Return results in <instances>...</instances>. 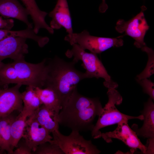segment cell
I'll return each mask as SVG.
<instances>
[{
	"label": "cell",
	"instance_id": "cell-2",
	"mask_svg": "<svg viewBox=\"0 0 154 154\" xmlns=\"http://www.w3.org/2000/svg\"><path fill=\"white\" fill-rule=\"evenodd\" d=\"M76 63L68 62L57 56L47 58V73L44 87L56 93L62 107L66 103L78 84L86 78L85 73L75 67Z\"/></svg>",
	"mask_w": 154,
	"mask_h": 154
},
{
	"label": "cell",
	"instance_id": "cell-1",
	"mask_svg": "<svg viewBox=\"0 0 154 154\" xmlns=\"http://www.w3.org/2000/svg\"><path fill=\"white\" fill-rule=\"evenodd\" d=\"M103 107L97 98L79 93L76 89L59 113V124L79 131L92 130L93 121L101 113Z\"/></svg>",
	"mask_w": 154,
	"mask_h": 154
},
{
	"label": "cell",
	"instance_id": "cell-21",
	"mask_svg": "<svg viewBox=\"0 0 154 154\" xmlns=\"http://www.w3.org/2000/svg\"><path fill=\"white\" fill-rule=\"evenodd\" d=\"M28 116L22 112L16 116L11 125V146L12 149L17 145L18 143L22 137Z\"/></svg>",
	"mask_w": 154,
	"mask_h": 154
},
{
	"label": "cell",
	"instance_id": "cell-20",
	"mask_svg": "<svg viewBox=\"0 0 154 154\" xmlns=\"http://www.w3.org/2000/svg\"><path fill=\"white\" fill-rule=\"evenodd\" d=\"M21 96L23 106L21 112L28 117L42 105L33 86H27L26 90L21 93Z\"/></svg>",
	"mask_w": 154,
	"mask_h": 154
},
{
	"label": "cell",
	"instance_id": "cell-12",
	"mask_svg": "<svg viewBox=\"0 0 154 154\" xmlns=\"http://www.w3.org/2000/svg\"><path fill=\"white\" fill-rule=\"evenodd\" d=\"M50 133L35 120L29 117L26 121L22 137L25 139L32 152L36 150L40 144L51 141L52 137Z\"/></svg>",
	"mask_w": 154,
	"mask_h": 154
},
{
	"label": "cell",
	"instance_id": "cell-23",
	"mask_svg": "<svg viewBox=\"0 0 154 154\" xmlns=\"http://www.w3.org/2000/svg\"><path fill=\"white\" fill-rule=\"evenodd\" d=\"M32 154H64L58 145L48 142L39 145Z\"/></svg>",
	"mask_w": 154,
	"mask_h": 154
},
{
	"label": "cell",
	"instance_id": "cell-27",
	"mask_svg": "<svg viewBox=\"0 0 154 154\" xmlns=\"http://www.w3.org/2000/svg\"><path fill=\"white\" fill-rule=\"evenodd\" d=\"M108 8V7L106 2V0H102V2L100 5L99 8V12L104 13L106 11Z\"/></svg>",
	"mask_w": 154,
	"mask_h": 154
},
{
	"label": "cell",
	"instance_id": "cell-7",
	"mask_svg": "<svg viewBox=\"0 0 154 154\" xmlns=\"http://www.w3.org/2000/svg\"><path fill=\"white\" fill-rule=\"evenodd\" d=\"M123 36L111 38L94 36L90 35L86 30L79 33H74L71 37L66 36L64 40L71 45L78 44L84 50H89L91 52L96 54H100L112 47L122 46L123 41Z\"/></svg>",
	"mask_w": 154,
	"mask_h": 154
},
{
	"label": "cell",
	"instance_id": "cell-14",
	"mask_svg": "<svg viewBox=\"0 0 154 154\" xmlns=\"http://www.w3.org/2000/svg\"><path fill=\"white\" fill-rule=\"evenodd\" d=\"M0 15L5 18H13L25 23L27 28L32 29L33 25L28 20L29 12L18 0H0Z\"/></svg>",
	"mask_w": 154,
	"mask_h": 154
},
{
	"label": "cell",
	"instance_id": "cell-19",
	"mask_svg": "<svg viewBox=\"0 0 154 154\" xmlns=\"http://www.w3.org/2000/svg\"><path fill=\"white\" fill-rule=\"evenodd\" d=\"M34 88L42 104L59 113L62 106L58 96L53 90L49 87L42 88L34 87Z\"/></svg>",
	"mask_w": 154,
	"mask_h": 154
},
{
	"label": "cell",
	"instance_id": "cell-4",
	"mask_svg": "<svg viewBox=\"0 0 154 154\" xmlns=\"http://www.w3.org/2000/svg\"><path fill=\"white\" fill-rule=\"evenodd\" d=\"M72 45V48L68 50L65 55L68 58L73 57V61L76 63L79 60L82 62L86 70L84 73L86 78H103L105 80L104 85L108 89H115L118 86V84L112 80L96 54L86 52L77 44Z\"/></svg>",
	"mask_w": 154,
	"mask_h": 154
},
{
	"label": "cell",
	"instance_id": "cell-8",
	"mask_svg": "<svg viewBox=\"0 0 154 154\" xmlns=\"http://www.w3.org/2000/svg\"><path fill=\"white\" fill-rule=\"evenodd\" d=\"M146 9L145 6H142L139 13L127 21L122 19L118 20L115 27L118 33H123L133 38L135 40L134 45L138 48L146 46L144 38L149 27L144 14Z\"/></svg>",
	"mask_w": 154,
	"mask_h": 154
},
{
	"label": "cell",
	"instance_id": "cell-22",
	"mask_svg": "<svg viewBox=\"0 0 154 154\" xmlns=\"http://www.w3.org/2000/svg\"><path fill=\"white\" fill-rule=\"evenodd\" d=\"M142 50L146 52L148 56V61L144 70L137 75L136 80H141L149 78L154 73V52L153 50L146 46L141 48Z\"/></svg>",
	"mask_w": 154,
	"mask_h": 154
},
{
	"label": "cell",
	"instance_id": "cell-11",
	"mask_svg": "<svg viewBox=\"0 0 154 154\" xmlns=\"http://www.w3.org/2000/svg\"><path fill=\"white\" fill-rule=\"evenodd\" d=\"M21 85L16 84L10 88H0V118L8 116L15 111L20 113L23 108Z\"/></svg>",
	"mask_w": 154,
	"mask_h": 154
},
{
	"label": "cell",
	"instance_id": "cell-15",
	"mask_svg": "<svg viewBox=\"0 0 154 154\" xmlns=\"http://www.w3.org/2000/svg\"><path fill=\"white\" fill-rule=\"evenodd\" d=\"M141 113L143 116V126L139 129L137 125L134 124L132 126V129L137 135L148 139H154V104L150 98L144 104Z\"/></svg>",
	"mask_w": 154,
	"mask_h": 154
},
{
	"label": "cell",
	"instance_id": "cell-26",
	"mask_svg": "<svg viewBox=\"0 0 154 154\" xmlns=\"http://www.w3.org/2000/svg\"><path fill=\"white\" fill-rule=\"evenodd\" d=\"M14 25V21L12 19H4L0 17V29L11 30Z\"/></svg>",
	"mask_w": 154,
	"mask_h": 154
},
{
	"label": "cell",
	"instance_id": "cell-17",
	"mask_svg": "<svg viewBox=\"0 0 154 154\" xmlns=\"http://www.w3.org/2000/svg\"><path fill=\"white\" fill-rule=\"evenodd\" d=\"M21 0L32 19L34 24L33 29L35 33L37 34L41 29H45L48 31H50L51 28L45 20L48 13L39 9L35 0Z\"/></svg>",
	"mask_w": 154,
	"mask_h": 154
},
{
	"label": "cell",
	"instance_id": "cell-13",
	"mask_svg": "<svg viewBox=\"0 0 154 154\" xmlns=\"http://www.w3.org/2000/svg\"><path fill=\"white\" fill-rule=\"evenodd\" d=\"M51 18L50 27L53 29H59L64 27L68 37L73 33L72 23L70 12L67 0H58L55 7L48 14Z\"/></svg>",
	"mask_w": 154,
	"mask_h": 154
},
{
	"label": "cell",
	"instance_id": "cell-24",
	"mask_svg": "<svg viewBox=\"0 0 154 154\" xmlns=\"http://www.w3.org/2000/svg\"><path fill=\"white\" fill-rule=\"evenodd\" d=\"M137 82L142 87L143 92L149 96L153 100H154V84L151 81L145 78L141 80H136Z\"/></svg>",
	"mask_w": 154,
	"mask_h": 154
},
{
	"label": "cell",
	"instance_id": "cell-29",
	"mask_svg": "<svg viewBox=\"0 0 154 154\" xmlns=\"http://www.w3.org/2000/svg\"><path fill=\"white\" fill-rule=\"evenodd\" d=\"M6 85L3 82L0 81V88L2 86H5Z\"/></svg>",
	"mask_w": 154,
	"mask_h": 154
},
{
	"label": "cell",
	"instance_id": "cell-3",
	"mask_svg": "<svg viewBox=\"0 0 154 154\" xmlns=\"http://www.w3.org/2000/svg\"><path fill=\"white\" fill-rule=\"evenodd\" d=\"M47 58L40 62L32 63L25 59L3 63L0 67V81L6 85L10 84L44 87L47 73Z\"/></svg>",
	"mask_w": 154,
	"mask_h": 154
},
{
	"label": "cell",
	"instance_id": "cell-5",
	"mask_svg": "<svg viewBox=\"0 0 154 154\" xmlns=\"http://www.w3.org/2000/svg\"><path fill=\"white\" fill-rule=\"evenodd\" d=\"M107 94L108 101L103 108L97 122L91 130L92 136L94 139L100 137L101 133L100 130L102 128L131 119H138L141 120L143 119L142 114L137 116H129L121 113L117 109L115 105L120 104L123 99L115 89H108Z\"/></svg>",
	"mask_w": 154,
	"mask_h": 154
},
{
	"label": "cell",
	"instance_id": "cell-9",
	"mask_svg": "<svg viewBox=\"0 0 154 154\" xmlns=\"http://www.w3.org/2000/svg\"><path fill=\"white\" fill-rule=\"evenodd\" d=\"M128 122V121H125L119 123L114 131L101 133L100 137L108 143L111 142L112 139L120 140L130 148L132 153L138 149L143 153H146L147 147L141 142L135 132L129 127Z\"/></svg>",
	"mask_w": 154,
	"mask_h": 154
},
{
	"label": "cell",
	"instance_id": "cell-10",
	"mask_svg": "<svg viewBox=\"0 0 154 154\" xmlns=\"http://www.w3.org/2000/svg\"><path fill=\"white\" fill-rule=\"evenodd\" d=\"M27 38L19 37H9L0 40V67L3 60L10 58L14 61L25 59L28 53Z\"/></svg>",
	"mask_w": 154,
	"mask_h": 154
},
{
	"label": "cell",
	"instance_id": "cell-28",
	"mask_svg": "<svg viewBox=\"0 0 154 154\" xmlns=\"http://www.w3.org/2000/svg\"><path fill=\"white\" fill-rule=\"evenodd\" d=\"M7 30L0 29V40L7 37Z\"/></svg>",
	"mask_w": 154,
	"mask_h": 154
},
{
	"label": "cell",
	"instance_id": "cell-16",
	"mask_svg": "<svg viewBox=\"0 0 154 154\" xmlns=\"http://www.w3.org/2000/svg\"><path fill=\"white\" fill-rule=\"evenodd\" d=\"M58 115L59 113L42 104L29 117L35 120L41 126L51 133L58 129Z\"/></svg>",
	"mask_w": 154,
	"mask_h": 154
},
{
	"label": "cell",
	"instance_id": "cell-6",
	"mask_svg": "<svg viewBox=\"0 0 154 154\" xmlns=\"http://www.w3.org/2000/svg\"><path fill=\"white\" fill-rule=\"evenodd\" d=\"M50 143L58 145L65 154H98L101 151L90 140L85 139L79 131L72 130L68 136L62 134L58 129L52 132Z\"/></svg>",
	"mask_w": 154,
	"mask_h": 154
},
{
	"label": "cell",
	"instance_id": "cell-25",
	"mask_svg": "<svg viewBox=\"0 0 154 154\" xmlns=\"http://www.w3.org/2000/svg\"><path fill=\"white\" fill-rule=\"evenodd\" d=\"M13 154H31L32 151L25 139L22 137L17 143Z\"/></svg>",
	"mask_w": 154,
	"mask_h": 154
},
{
	"label": "cell",
	"instance_id": "cell-18",
	"mask_svg": "<svg viewBox=\"0 0 154 154\" xmlns=\"http://www.w3.org/2000/svg\"><path fill=\"white\" fill-rule=\"evenodd\" d=\"M16 117L12 113L0 118V154L6 151L8 154H13L11 125Z\"/></svg>",
	"mask_w": 154,
	"mask_h": 154
}]
</instances>
